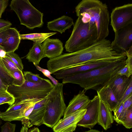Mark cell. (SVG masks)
<instances>
[{
	"instance_id": "obj_1",
	"label": "cell",
	"mask_w": 132,
	"mask_h": 132,
	"mask_svg": "<svg viewBox=\"0 0 132 132\" xmlns=\"http://www.w3.org/2000/svg\"><path fill=\"white\" fill-rule=\"evenodd\" d=\"M111 43L106 39L97 41L86 48L50 59L48 61L49 68L54 73L65 68L93 61L126 59V53L118 52L113 50Z\"/></svg>"
},
{
	"instance_id": "obj_2",
	"label": "cell",
	"mask_w": 132,
	"mask_h": 132,
	"mask_svg": "<svg viewBox=\"0 0 132 132\" xmlns=\"http://www.w3.org/2000/svg\"><path fill=\"white\" fill-rule=\"evenodd\" d=\"M75 12L84 23H89L90 28L95 25L97 41L105 39L108 36L110 18L105 3L98 0H82L76 6Z\"/></svg>"
},
{
	"instance_id": "obj_3",
	"label": "cell",
	"mask_w": 132,
	"mask_h": 132,
	"mask_svg": "<svg viewBox=\"0 0 132 132\" xmlns=\"http://www.w3.org/2000/svg\"><path fill=\"white\" fill-rule=\"evenodd\" d=\"M126 59L119 60L103 67L66 77L62 79V83L78 84L86 91L89 89L96 91L105 85L126 65Z\"/></svg>"
},
{
	"instance_id": "obj_4",
	"label": "cell",
	"mask_w": 132,
	"mask_h": 132,
	"mask_svg": "<svg viewBox=\"0 0 132 132\" xmlns=\"http://www.w3.org/2000/svg\"><path fill=\"white\" fill-rule=\"evenodd\" d=\"M97 37L95 25L90 28L88 23H84L78 16L73 24L71 34L65 43L66 51L71 53L87 48L97 41Z\"/></svg>"
},
{
	"instance_id": "obj_5",
	"label": "cell",
	"mask_w": 132,
	"mask_h": 132,
	"mask_svg": "<svg viewBox=\"0 0 132 132\" xmlns=\"http://www.w3.org/2000/svg\"><path fill=\"white\" fill-rule=\"evenodd\" d=\"M63 86L62 83L58 82L47 96L43 123L51 128H53L64 115L67 108L63 93Z\"/></svg>"
},
{
	"instance_id": "obj_6",
	"label": "cell",
	"mask_w": 132,
	"mask_h": 132,
	"mask_svg": "<svg viewBox=\"0 0 132 132\" xmlns=\"http://www.w3.org/2000/svg\"><path fill=\"white\" fill-rule=\"evenodd\" d=\"M54 85L48 79L44 78L38 83H34L25 80L20 86H9L7 91L15 98L14 103L28 99H42L46 97Z\"/></svg>"
},
{
	"instance_id": "obj_7",
	"label": "cell",
	"mask_w": 132,
	"mask_h": 132,
	"mask_svg": "<svg viewBox=\"0 0 132 132\" xmlns=\"http://www.w3.org/2000/svg\"><path fill=\"white\" fill-rule=\"evenodd\" d=\"M10 6L17 15L21 24L31 30L43 26V13L33 6L28 0H12Z\"/></svg>"
},
{
	"instance_id": "obj_8",
	"label": "cell",
	"mask_w": 132,
	"mask_h": 132,
	"mask_svg": "<svg viewBox=\"0 0 132 132\" xmlns=\"http://www.w3.org/2000/svg\"><path fill=\"white\" fill-rule=\"evenodd\" d=\"M110 25L116 32L132 23V4L117 6L112 10L110 16Z\"/></svg>"
},
{
	"instance_id": "obj_9",
	"label": "cell",
	"mask_w": 132,
	"mask_h": 132,
	"mask_svg": "<svg viewBox=\"0 0 132 132\" xmlns=\"http://www.w3.org/2000/svg\"><path fill=\"white\" fill-rule=\"evenodd\" d=\"M119 60H107L90 62L74 66L59 70L53 74L59 79L76 74L86 72L104 66Z\"/></svg>"
},
{
	"instance_id": "obj_10",
	"label": "cell",
	"mask_w": 132,
	"mask_h": 132,
	"mask_svg": "<svg viewBox=\"0 0 132 132\" xmlns=\"http://www.w3.org/2000/svg\"><path fill=\"white\" fill-rule=\"evenodd\" d=\"M114 33V39L111 43L112 48L118 52H126L132 46V24Z\"/></svg>"
},
{
	"instance_id": "obj_11",
	"label": "cell",
	"mask_w": 132,
	"mask_h": 132,
	"mask_svg": "<svg viewBox=\"0 0 132 132\" xmlns=\"http://www.w3.org/2000/svg\"><path fill=\"white\" fill-rule=\"evenodd\" d=\"M86 111V109L77 111L60 119L53 128L54 132H73Z\"/></svg>"
},
{
	"instance_id": "obj_12",
	"label": "cell",
	"mask_w": 132,
	"mask_h": 132,
	"mask_svg": "<svg viewBox=\"0 0 132 132\" xmlns=\"http://www.w3.org/2000/svg\"><path fill=\"white\" fill-rule=\"evenodd\" d=\"M99 99L98 95L95 96L86 107V111L77 126L92 129L97 123Z\"/></svg>"
},
{
	"instance_id": "obj_13",
	"label": "cell",
	"mask_w": 132,
	"mask_h": 132,
	"mask_svg": "<svg viewBox=\"0 0 132 132\" xmlns=\"http://www.w3.org/2000/svg\"><path fill=\"white\" fill-rule=\"evenodd\" d=\"M37 99H28L14 103L10 106L5 112L1 113L0 118L7 121H18L26 108Z\"/></svg>"
},
{
	"instance_id": "obj_14",
	"label": "cell",
	"mask_w": 132,
	"mask_h": 132,
	"mask_svg": "<svg viewBox=\"0 0 132 132\" xmlns=\"http://www.w3.org/2000/svg\"><path fill=\"white\" fill-rule=\"evenodd\" d=\"M131 79L132 76L128 78L116 74L105 85L109 86L118 101L127 89Z\"/></svg>"
},
{
	"instance_id": "obj_15",
	"label": "cell",
	"mask_w": 132,
	"mask_h": 132,
	"mask_svg": "<svg viewBox=\"0 0 132 132\" xmlns=\"http://www.w3.org/2000/svg\"><path fill=\"white\" fill-rule=\"evenodd\" d=\"M86 90L80 91L70 101L65 110L63 118L77 111L86 109L90 100L85 94Z\"/></svg>"
},
{
	"instance_id": "obj_16",
	"label": "cell",
	"mask_w": 132,
	"mask_h": 132,
	"mask_svg": "<svg viewBox=\"0 0 132 132\" xmlns=\"http://www.w3.org/2000/svg\"><path fill=\"white\" fill-rule=\"evenodd\" d=\"M42 46L45 57L50 59L60 56L63 50V43L58 39L48 38L43 42Z\"/></svg>"
},
{
	"instance_id": "obj_17",
	"label": "cell",
	"mask_w": 132,
	"mask_h": 132,
	"mask_svg": "<svg viewBox=\"0 0 132 132\" xmlns=\"http://www.w3.org/2000/svg\"><path fill=\"white\" fill-rule=\"evenodd\" d=\"M47 101L46 96L35 104L28 117V128L33 125L39 126L43 124V119Z\"/></svg>"
},
{
	"instance_id": "obj_18",
	"label": "cell",
	"mask_w": 132,
	"mask_h": 132,
	"mask_svg": "<svg viewBox=\"0 0 132 132\" xmlns=\"http://www.w3.org/2000/svg\"><path fill=\"white\" fill-rule=\"evenodd\" d=\"M112 112L105 103L99 99L97 123L105 130L110 128L114 122Z\"/></svg>"
},
{
	"instance_id": "obj_19",
	"label": "cell",
	"mask_w": 132,
	"mask_h": 132,
	"mask_svg": "<svg viewBox=\"0 0 132 132\" xmlns=\"http://www.w3.org/2000/svg\"><path fill=\"white\" fill-rule=\"evenodd\" d=\"M7 39L2 45L4 50L6 53L14 52L19 46L21 39L19 32L14 28H10L6 29Z\"/></svg>"
},
{
	"instance_id": "obj_20",
	"label": "cell",
	"mask_w": 132,
	"mask_h": 132,
	"mask_svg": "<svg viewBox=\"0 0 132 132\" xmlns=\"http://www.w3.org/2000/svg\"><path fill=\"white\" fill-rule=\"evenodd\" d=\"M74 24L73 20L72 18L64 15L48 22L47 26L49 30L57 31L62 34L66 30L70 28Z\"/></svg>"
},
{
	"instance_id": "obj_21",
	"label": "cell",
	"mask_w": 132,
	"mask_h": 132,
	"mask_svg": "<svg viewBox=\"0 0 132 132\" xmlns=\"http://www.w3.org/2000/svg\"><path fill=\"white\" fill-rule=\"evenodd\" d=\"M99 99L105 103L112 111L117 107L118 101L111 89L106 85L96 90Z\"/></svg>"
},
{
	"instance_id": "obj_22",
	"label": "cell",
	"mask_w": 132,
	"mask_h": 132,
	"mask_svg": "<svg viewBox=\"0 0 132 132\" xmlns=\"http://www.w3.org/2000/svg\"><path fill=\"white\" fill-rule=\"evenodd\" d=\"M45 57L42 43L38 42H34L32 47L26 56V59L29 62L38 65L41 60Z\"/></svg>"
},
{
	"instance_id": "obj_23",
	"label": "cell",
	"mask_w": 132,
	"mask_h": 132,
	"mask_svg": "<svg viewBox=\"0 0 132 132\" xmlns=\"http://www.w3.org/2000/svg\"><path fill=\"white\" fill-rule=\"evenodd\" d=\"M56 32L49 33H32L20 34L21 40H29L34 42H38L42 43L49 37L55 35Z\"/></svg>"
},
{
	"instance_id": "obj_24",
	"label": "cell",
	"mask_w": 132,
	"mask_h": 132,
	"mask_svg": "<svg viewBox=\"0 0 132 132\" xmlns=\"http://www.w3.org/2000/svg\"><path fill=\"white\" fill-rule=\"evenodd\" d=\"M0 77L9 86L13 85L14 78L10 72L4 65L2 58L0 57Z\"/></svg>"
},
{
	"instance_id": "obj_25",
	"label": "cell",
	"mask_w": 132,
	"mask_h": 132,
	"mask_svg": "<svg viewBox=\"0 0 132 132\" xmlns=\"http://www.w3.org/2000/svg\"><path fill=\"white\" fill-rule=\"evenodd\" d=\"M11 73L14 79L12 85L20 86L24 83L25 79L22 70L19 69Z\"/></svg>"
},
{
	"instance_id": "obj_26",
	"label": "cell",
	"mask_w": 132,
	"mask_h": 132,
	"mask_svg": "<svg viewBox=\"0 0 132 132\" xmlns=\"http://www.w3.org/2000/svg\"><path fill=\"white\" fill-rule=\"evenodd\" d=\"M119 124H122L127 129L132 128V106L127 111L125 116L120 121Z\"/></svg>"
},
{
	"instance_id": "obj_27",
	"label": "cell",
	"mask_w": 132,
	"mask_h": 132,
	"mask_svg": "<svg viewBox=\"0 0 132 132\" xmlns=\"http://www.w3.org/2000/svg\"><path fill=\"white\" fill-rule=\"evenodd\" d=\"M0 100L10 106L15 102L14 97L7 90H0Z\"/></svg>"
},
{
	"instance_id": "obj_28",
	"label": "cell",
	"mask_w": 132,
	"mask_h": 132,
	"mask_svg": "<svg viewBox=\"0 0 132 132\" xmlns=\"http://www.w3.org/2000/svg\"><path fill=\"white\" fill-rule=\"evenodd\" d=\"M23 74L26 80L32 83L40 82L44 79L41 77L39 74H35L29 71H24Z\"/></svg>"
},
{
	"instance_id": "obj_29",
	"label": "cell",
	"mask_w": 132,
	"mask_h": 132,
	"mask_svg": "<svg viewBox=\"0 0 132 132\" xmlns=\"http://www.w3.org/2000/svg\"><path fill=\"white\" fill-rule=\"evenodd\" d=\"M6 56L9 58L20 70L22 71L24 68L21 59L14 52L6 53Z\"/></svg>"
},
{
	"instance_id": "obj_30",
	"label": "cell",
	"mask_w": 132,
	"mask_h": 132,
	"mask_svg": "<svg viewBox=\"0 0 132 132\" xmlns=\"http://www.w3.org/2000/svg\"><path fill=\"white\" fill-rule=\"evenodd\" d=\"M3 62L8 70L10 72L19 70L16 66L8 57L2 58Z\"/></svg>"
},
{
	"instance_id": "obj_31",
	"label": "cell",
	"mask_w": 132,
	"mask_h": 132,
	"mask_svg": "<svg viewBox=\"0 0 132 132\" xmlns=\"http://www.w3.org/2000/svg\"><path fill=\"white\" fill-rule=\"evenodd\" d=\"M131 95H132V79L131 80L129 86L126 90L121 98L118 101V104L115 109L117 108L120 104L123 103Z\"/></svg>"
},
{
	"instance_id": "obj_32",
	"label": "cell",
	"mask_w": 132,
	"mask_h": 132,
	"mask_svg": "<svg viewBox=\"0 0 132 132\" xmlns=\"http://www.w3.org/2000/svg\"><path fill=\"white\" fill-rule=\"evenodd\" d=\"M33 64L37 70L41 72L45 76L51 80L54 85L57 84L58 82L57 80L51 76V73L48 70L42 68L35 63Z\"/></svg>"
},
{
	"instance_id": "obj_33",
	"label": "cell",
	"mask_w": 132,
	"mask_h": 132,
	"mask_svg": "<svg viewBox=\"0 0 132 132\" xmlns=\"http://www.w3.org/2000/svg\"><path fill=\"white\" fill-rule=\"evenodd\" d=\"M132 106V95L130 96L124 103L123 111L118 123L125 115L128 110Z\"/></svg>"
},
{
	"instance_id": "obj_34",
	"label": "cell",
	"mask_w": 132,
	"mask_h": 132,
	"mask_svg": "<svg viewBox=\"0 0 132 132\" xmlns=\"http://www.w3.org/2000/svg\"><path fill=\"white\" fill-rule=\"evenodd\" d=\"M16 127L15 124L7 121L1 127V132H15Z\"/></svg>"
},
{
	"instance_id": "obj_35",
	"label": "cell",
	"mask_w": 132,
	"mask_h": 132,
	"mask_svg": "<svg viewBox=\"0 0 132 132\" xmlns=\"http://www.w3.org/2000/svg\"><path fill=\"white\" fill-rule=\"evenodd\" d=\"M116 74L129 78L132 76V70L130 68L128 65L126 64L119 70Z\"/></svg>"
},
{
	"instance_id": "obj_36",
	"label": "cell",
	"mask_w": 132,
	"mask_h": 132,
	"mask_svg": "<svg viewBox=\"0 0 132 132\" xmlns=\"http://www.w3.org/2000/svg\"><path fill=\"white\" fill-rule=\"evenodd\" d=\"M126 52L127 56L126 64L128 65L130 68L132 70V46L127 50Z\"/></svg>"
},
{
	"instance_id": "obj_37",
	"label": "cell",
	"mask_w": 132,
	"mask_h": 132,
	"mask_svg": "<svg viewBox=\"0 0 132 132\" xmlns=\"http://www.w3.org/2000/svg\"><path fill=\"white\" fill-rule=\"evenodd\" d=\"M12 24L9 21L0 19V32L10 28Z\"/></svg>"
},
{
	"instance_id": "obj_38",
	"label": "cell",
	"mask_w": 132,
	"mask_h": 132,
	"mask_svg": "<svg viewBox=\"0 0 132 132\" xmlns=\"http://www.w3.org/2000/svg\"><path fill=\"white\" fill-rule=\"evenodd\" d=\"M8 0H0V19L8 4Z\"/></svg>"
},
{
	"instance_id": "obj_39",
	"label": "cell",
	"mask_w": 132,
	"mask_h": 132,
	"mask_svg": "<svg viewBox=\"0 0 132 132\" xmlns=\"http://www.w3.org/2000/svg\"><path fill=\"white\" fill-rule=\"evenodd\" d=\"M6 29L0 32V46H2L7 40Z\"/></svg>"
},
{
	"instance_id": "obj_40",
	"label": "cell",
	"mask_w": 132,
	"mask_h": 132,
	"mask_svg": "<svg viewBox=\"0 0 132 132\" xmlns=\"http://www.w3.org/2000/svg\"><path fill=\"white\" fill-rule=\"evenodd\" d=\"M9 86L2 80L0 77V90H7Z\"/></svg>"
},
{
	"instance_id": "obj_41",
	"label": "cell",
	"mask_w": 132,
	"mask_h": 132,
	"mask_svg": "<svg viewBox=\"0 0 132 132\" xmlns=\"http://www.w3.org/2000/svg\"><path fill=\"white\" fill-rule=\"evenodd\" d=\"M6 53L4 50H2L0 51V57L3 58L5 57L6 56Z\"/></svg>"
},
{
	"instance_id": "obj_42",
	"label": "cell",
	"mask_w": 132,
	"mask_h": 132,
	"mask_svg": "<svg viewBox=\"0 0 132 132\" xmlns=\"http://www.w3.org/2000/svg\"><path fill=\"white\" fill-rule=\"evenodd\" d=\"M28 128L25 126H23L21 128L20 132H28Z\"/></svg>"
},
{
	"instance_id": "obj_43",
	"label": "cell",
	"mask_w": 132,
	"mask_h": 132,
	"mask_svg": "<svg viewBox=\"0 0 132 132\" xmlns=\"http://www.w3.org/2000/svg\"><path fill=\"white\" fill-rule=\"evenodd\" d=\"M28 132H40V131L38 128L34 127L30 130Z\"/></svg>"
},
{
	"instance_id": "obj_44",
	"label": "cell",
	"mask_w": 132,
	"mask_h": 132,
	"mask_svg": "<svg viewBox=\"0 0 132 132\" xmlns=\"http://www.w3.org/2000/svg\"><path fill=\"white\" fill-rule=\"evenodd\" d=\"M84 132H103V131H101L97 130L95 129H91L89 130L86 131Z\"/></svg>"
},
{
	"instance_id": "obj_45",
	"label": "cell",
	"mask_w": 132,
	"mask_h": 132,
	"mask_svg": "<svg viewBox=\"0 0 132 132\" xmlns=\"http://www.w3.org/2000/svg\"><path fill=\"white\" fill-rule=\"evenodd\" d=\"M5 103L4 102L0 100V105Z\"/></svg>"
},
{
	"instance_id": "obj_46",
	"label": "cell",
	"mask_w": 132,
	"mask_h": 132,
	"mask_svg": "<svg viewBox=\"0 0 132 132\" xmlns=\"http://www.w3.org/2000/svg\"><path fill=\"white\" fill-rule=\"evenodd\" d=\"M3 50H4L3 47L2 46H0V51Z\"/></svg>"
},
{
	"instance_id": "obj_47",
	"label": "cell",
	"mask_w": 132,
	"mask_h": 132,
	"mask_svg": "<svg viewBox=\"0 0 132 132\" xmlns=\"http://www.w3.org/2000/svg\"><path fill=\"white\" fill-rule=\"evenodd\" d=\"M2 119L0 118V126L1 125V124L2 123Z\"/></svg>"
},
{
	"instance_id": "obj_48",
	"label": "cell",
	"mask_w": 132,
	"mask_h": 132,
	"mask_svg": "<svg viewBox=\"0 0 132 132\" xmlns=\"http://www.w3.org/2000/svg\"><path fill=\"white\" fill-rule=\"evenodd\" d=\"M0 114H1V113H0Z\"/></svg>"
}]
</instances>
